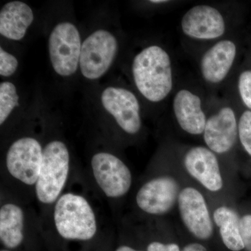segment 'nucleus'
Returning <instances> with one entry per match:
<instances>
[{
    "mask_svg": "<svg viewBox=\"0 0 251 251\" xmlns=\"http://www.w3.org/2000/svg\"><path fill=\"white\" fill-rule=\"evenodd\" d=\"M132 72L137 88L150 101H161L171 93L173 85L171 57L160 46H149L137 54Z\"/></svg>",
    "mask_w": 251,
    "mask_h": 251,
    "instance_id": "1",
    "label": "nucleus"
},
{
    "mask_svg": "<svg viewBox=\"0 0 251 251\" xmlns=\"http://www.w3.org/2000/svg\"><path fill=\"white\" fill-rule=\"evenodd\" d=\"M54 221L59 235L69 240H90L97 233L93 209L87 200L79 195L66 193L57 200Z\"/></svg>",
    "mask_w": 251,
    "mask_h": 251,
    "instance_id": "2",
    "label": "nucleus"
},
{
    "mask_svg": "<svg viewBox=\"0 0 251 251\" xmlns=\"http://www.w3.org/2000/svg\"><path fill=\"white\" fill-rule=\"evenodd\" d=\"M69 162V150L63 142L53 140L46 145L36 184V197L41 202L51 204L58 198L67 182Z\"/></svg>",
    "mask_w": 251,
    "mask_h": 251,
    "instance_id": "3",
    "label": "nucleus"
},
{
    "mask_svg": "<svg viewBox=\"0 0 251 251\" xmlns=\"http://www.w3.org/2000/svg\"><path fill=\"white\" fill-rule=\"evenodd\" d=\"M81 39L78 29L72 23H59L49 36L50 59L54 72L71 76L80 65Z\"/></svg>",
    "mask_w": 251,
    "mask_h": 251,
    "instance_id": "4",
    "label": "nucleus"
},
{
    "mask_svg": "<svg viewBox=\"0 0 251 251\" xmlns=\"http://www.w3.org/2000/svg\"><path fill=\"white\" fill-rule=\"evenodd\" d=\"M118 43L110 31L99 29L84 41L81 49L80 67L83 76L97 80L108 72L115 60Z\"/></svg>",
    "mask_w": 251,
    "mask_h": 251,
    "instance_id": "5",
    "label": "nucleus"
},
{
    "mask_svg": "<svg viewBox=\"0 0 251 251\" xmlns=\"http://www.w3.org/2000/svg\"><path fill=\"white\" fill-rule=\"evenodd\" d=\"M42 149L39 142L26 137L15 141L6 153V168L16 179L27 185L36 184L42 165Z\"/></svg>",
    "mask_w": 251,
    "mask_h": 251,
    "instance_id": "6",
    "label": "nucleus"
},
{
    "mask_svg": "<svg viewBox=\"0 0 251 251\" xmlns=\"http://www.w3.org/2000/svg\"><path fill=\"white\" fill-rule=\"evenodd\" d=\"M93 174L99 187L109 198H120L129 191L132 175L126 165L112 153H96L92 158Z\"/></svg>",
    "mask_w": 251,
    "mask_h": 251,
    "instance_id": "7",
    "label": "nucleus"
},
{
    "mask_svg": "<svg viewBox=\"0 0 251 251\" xmlns=\"http://www.w3.org/2000/svg\"><path fill=\"white\" fill-rule=\"evenodd\" d=\"M177 202L180 216L188 230L201 240L210 239L214 226L202 193L193 187L185 188L180 191Z\"/></svg>",
    "mask_w": 251,
    "mask_h": 251,
    "instance_id": "8",
    "label": "nucleus"
},
{
    "mask_svg": "<svg viewBox=\"0 0 251 251\" xmlns=\"http://www.w3.org/2000/svg\"><path fill=\"white\" fill-rule=\"evenodd\" d=\"M104 108L126 133L136 134L141 128L140 104L135 94L121 87H109L102 92Z\"/></svg>",
    "mask_w": 251,
    "mask_h": 251,
    "instance_id": "9",
    "label": "nucleus"
},
{
    "mask_svg": "<svg viewBox=\"0 0 251 251\" xmlns=\"http://www.w3.org/2000/svg\"><path fill=\"white\" fill-rule=\"evenodd\" d=\"M180 193L177 181L171 176H162L143 185L136 195V202L141 210L161 215L171 211L178 201Z\"/></svg>",
    "mask_w": 251,
    "mask_h": 251,
    "instance_id": "10",
    "label": "nucleus"
},
{
    "mask_svg": "<svg viewBox=\"0 0 251 251\" xmlns=\"http://www.w3.org/2000/svg\"><path fill=\"white\" fill-rule=\"evenodd\" d=\"M186 36L201 40H212L223 36L226 22L219 10L207 5H198L188 10L181 21Z\"/></svg>",
    "mask_w": 251,
    "mask_h": 251,
    "instance_id": "11",
    "label": "nucleus"
},
{
    "mask_svg": "<svg viewBox=\"0 0 251 251\" xmlns=\"http://www.w3.org/2000/svg\"><path fill=\"white\" fill-rule=\"evenodd\" d=\"M188 174L211 192L222 189L224 180L217 157L209 148L194 147L188 150L184 160Z\"/></svg>",
    "mask_w": 251,
    "mask_h": 251,
    "instance_id": "12",
    "label": "nucleus"
},
{
    "mask_svg": "<svg viewBox=\"0 0 251 251\" xmlns=\"http://www.w3.org/2000/svg\"><path fill=\"white\" fill-rule=\"evenodd\" d=\"M204 140L213 152L225 153L232 150L237 140L238 125L234 110L224 107L206 120Z\"/></svg>",
    "mask_w": 251,
    "mask_h": 251,
    "instance_id": "13",
    "label": "nucleus"
},
{
    "mask_svg": "<svg viewBox=\"0 0 251 251\" xmlns=\"http://www.w3.org/2000/svg\"><path fill=\"white\" fill-rule=\"evenodd\" d=\"M237 47L233 41L223 40L210 48L203 55L201 62L204 80L211 84L222 82L233 65Z\"/></svg>",
    "mask_w": 251,
    "mask_h": 251,
    "instance_id": "14",
    "label": "nucleus"
},
{
    "mask_svg": "<svg viewBox=\"0 0 251 251\" xmlns=\"http://www.w3.org/2000/svg\"><path fill=\"white\" fill-rule=\"evenodd\" d=\"M173 110L179 126L191 135L204 133L206 123L201 99L191 91L181 90L175 95Z\"/></svg>",
    "mask_w": 251,
    "mask_h": 251,
    "instance_id": "15",
    "label": "nucleus"
},
{
    "mask_svg": "<svg viewBox=\"0 0 251 251\" xmlns=\"http://www.w3.org/2000/svg\"><path fill=\"white\" fill-rule=\"evenodd\" d=\"M34 21L32 10L23 1L6 3L0 11V34L13 41L24 38Z\"/></svg>",
    "mask_w": 251,
    "mask_h": 251,
    "instance_id": "16",
    "label": "nucleus"
},
{
    "mask_svg": "<svg viewBox=\"0 0 251 251\" xmlns=\"http://www.w3.org/2000/svg\"><path fill=\"white\" fill-rule=\"evenodd\" d=\"M24 213L20 206L6 204L0 209V239L7 249H16L23 239Z\"/></svg>",
    "mask_w": 251,
    "mask_h": 251,
    "instance_id": "17",
    "label": "nucleus"
},
{
    "mask_svg": "<svg viewBox=\"0 0 251 251\" xmlns=\"http://www.w3.org/2000/svg\"><path fill=\"white\" fill-rule=\"evenodd\" d=\"M213 219L219 229L220 235L226 248L232 251H241L244 249L241 237L237 213L228 206H221L214 211Z\"/></svg>",
    "mask_w": 251,
    "mask_h": 251,
    "instance_id": "18",
    "label": "nucleus"
},
{
    "mask_svg": "<svg viewBox=\"0 0 251 251\" xmlns=\"http://www.w3.org/2000/svg\"><path fill=\"white\" fill-rule=\"evenodd\" d=\"M19 105L16 86L10 82L0 84V125H2L14 109Z\"/></svg>",
    "mask_w": 251,
    "mask_h": 251,
    "instance_id": "19",
    "label": "nucleus"
},
{
    "mask_svg": "<svg viewBox=\"0 0 251 251\" xmlns=\"http://www.w3.org/2000/svg\"><path fill=\"white\" fill-rule=\"evenodd\" d=\"M238 134L243 148L251 156V111L242 114L238 125Z\"/></svg>",
    "mask_w": 251,
    "mask_h": 251,
    "instance_id": "20",
    "label": "nucleus"
},
{
    "mask_svg": "<svg viewBox=\"0 0 251 251\" xmlns=\"http://www.w3.org/2000/svg\"><path fill=\"white\" fill-rule=\"evenodd\" d=\"M18 61L13 54L0 49V75L3 77L11 76L17 70Z\"/></svg>",
    "mask_w": 251,
    "mask_h": 251,
    "instance_id": "21",
    "label": "nucleus"
},
{
    "mask_svg": "<svg viewBox=\"0 0 251 251\" xmlns=\"http://www.w3.org/2000/svg\"><path fill=\"white\" fill-rule=\"evenodd\" d=\"M238 87L242 101L251 110V71H245L241 74Z\"/></svg>",
    "mask_w": 251,
    "mask_h": 251,
    "instance_id": "22",
    "label": "nucleus"
},
{
    "mask_svg": "<svg viewBox=\"0 0 251 251\" xmlns=\"http://www.w3.org/2000/svg\"><path fill=\"white\" fill-rule=\"evenodd\" d=\"M239 229L244 249L247 251H251V214H247L240 218Z\"/></svg>",
    "mask_w": 251,
    "mask_h": 251,
    "instance_id": "23",
    "label": "nucleus"
},
{
    "mask_svg": "<svg viewBox=\"0 0 251 251\" xmlns=\"http://www.w3.org/2000/svg\"><path fill=\"white\" fill-rule=\"evenodd\" d=\"M148 251H181L179 246L176 244H163L153 242L149 244Z\"/></svg>",
    "mask_w": 251,
    "mask_h": 251,
    "instance_id": "24",
    "label": "nucleus"
},
{
    "mask_svg": "<svg viewBox=\"0 0 251 251\" xmlns=\"http://www.w3.org/2000/svg\"><path fill=\"white\" fill-rule=\"evenodd\" d=\"M181 251H207L205 247L198 243L188 244Z\"/></svg>",
    "mask_w": 251,
    "mask_h": 251,
    "instance_id": "25",
    "label": "nucleus"
},
{
    "mask_svg": "<svg viewBox=\"0 0 251 251\" xmlns=\"http://www.w3.org/2000/svg\"><path fill=\"white\" fill-rule=\"evenodd\" d=\"M116 251H143L139 250H135L133 248L128 247V246H122L117 249Z\"/></svg>",
    "mask_w": 251,
    "mask_h": 251,
    "instance_id": "26",
    "label": "nucleus"
},
{
    "mask_svg": "<svg viewBox=\"0 0 251 251\" xmlns=\"http://www.w3.org/2000/svg\"><path fill=\"white\" fill-rule=\"evenodd\" d=\"M168 1L166 0H153V1H150V2L152 3V4H162V3H166Z\"/></svg>",
    "mask_w": 251,
    "mask_h": 251,
    "instance_id": "27",
    "label": "nucleus"
},
{
    "mask_svg": "<svg viewBox=\"0 0 251 251\" xmlns=\"http://www.w3.org/2000/svg\"><path fill=\"white\" fill-rule=\"evenodd\" d=\"M1 251H8V250H1Z\"/></svg>",
    "mask_w": 251,
    "mask_h": 251,
    "instance_id": "28",
    "label": "nucleus"
}]
</instances>
